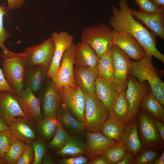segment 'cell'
<instances>
[{
  "instance_id": "ac0fdd59",
  "label": "cell",
  "mask_w": 164,
  "mask_h": 164,
  "mask_svg": "<svg viewBox=\"0 0 164 164\" xmlns=\"http://www.w3.org/2000/svg\"><path fill=\"white\" fill-rule=\"evenodd\" d=\"M95 88L97 97L107 108L109 115L112 114L113 105L118 94L113 83L98 77L95 81Z\"/></svg>"
},
{
  "instance_id": "ffe728a7",
  "label": "cell",
  "mask_w": 164,
  "mask_h": 164,
  "mask_svg": "<svg viewBox=\"0 0 164 164\" xmlns=\"http://www.w3.org/2000/svg\"><path fill=\"white\" fill-rule=\"evenodd\" d=\"M131 13L135 19L145 24L156 36L164 40V13L149 14L131 9Z\"/></svg>"
},
{
  "instance_id": "8d00e7d4",
  "label": "cell",
  "mask_w": 164,
  "mask_h": 164,
  "mask_svg": "<svg viewBox=\"0 0 164 164\" xmlns=\"http://www.w3.org/2000/svg\"><path fill=\"white\" fill-rule=\"evenodd\" d=\"M158 153L155 149H147L141 151L134 158L132 164H150L157 159Z\"/></svg>"
},
{
  "instance_id": "74e56055",
  "label": "cell",
  "mask_w": 164,
  "mask_h": 164,
  "mask_svg": "<svg viewBox=\"0 0 164 164\" xmlns=\"http://www.w3.org/2000/svg\"><path fill=\"white\" fill-rule=\"evenodd\" d=\"M17 140L10 129L2 132L0 134V155L4 157L11 145Z\"/></svg>"
},
{
  "instance_id": "f546056e",
  "label": "cell",
  "mask_w": 164,
  "mask_h": 164,
  "mask_svg": "<svg viewBox=\"0 0 164 164\" xmlns=\"http://www.w3.org/2000/svg\"><path fill=\"white\" fill-rule=\"evenodd\" d=\"M58 120L56 118H43L37 121V128L39 136L47 142L53 138L56 132Z\"/></svg>"
},
{
  "instance_id": "277c9868",
  "label": "cell",
  "mask_w": 164,
  "mask_h": 164,
  "mask_svg": "<svg viewBox=\"0 0 164 164\" xmlns=\"http://www.w3.org/2000/svg\"><path fill=\"white\" fill-rule=\"evenodd\" d=\"M85 94V129L90 132H100L102 125L109 115L108 110L95 94Z\"/></svg>"
},
{
  "instance_id": "f907efd6",
  "label": "cell",
  "mask_w": 164,
  "mask_h": 164,
  "mask_svg": "<svg viewBox=\"0 0 164 164\" xmlns=\"http://www.w3.org/2000/svg\"><path fill=\"white\" fill-rule=\"evenodd\" d=\"M152 164H164V151L158 159H157L152 163Z\"/></svg>"
},
{
  "instance_id": "8fae6325",
  "label": "cell",
  "mask_w": 164,
  "mask_h": 164,
  "mask_svg": "<svg viewBox=\"0 0 164 164\" xmlns=\"http://www.w3.org/2000/svg\"><path fill=\"white\" fill-rule=\"evenodd\" d=\"M76 45L73 43L64 52L62 56L59 68L51 79L59 88L68 86L73 88L77 86L73 76L74 58Z\"/></svg>"
},
{
  "instance_id": "cb8c5ba5",
  "label": "cell",
  "mask_w": 164,
  "mask_h": 164,
  "mask_svg": "<svg viewBox=\"0 0 164 164\" xmlns=\"http://www.w3.org/2000/svg\"><path fill=\"white\" fill-rule=\"evenodd\" d=\"M127 124L125 122L112 114L109 116L102 125L100 132L109 139L118 144L122 141Z\"/></svg>"
},
{
  "instance_id": "4dcf8cb0",
  "label": "cell",
  "mask_w": 164,
  "mask_h": 164,
  "mask_svg": "<svg viewBox=\"0 0 164 164\" xmlns=\"http://www.w3.org/2000/svg\"><path fill=\"white\" fill-rule=\"evenodd\" d=\"M128 151L121 141L108 147L101 155L106 159L109 164H118L123 159Z\"/></svg>"
},
{
  "instance_id": "f1b7e54d",
  "label": "cell",
  "mask_w": 164,
  "mask_h": 164,
  "mask_svg": "<svg viewBox=\"0 0 164 164\" xmlns=\"http://www.w3.org/2000/svg\"><path fill=\"white\" fill-rule=\"evenodd\" d=\"M9 9L8 7L4 4L0 5V47L2 50L0 57L3 59L12 57L17 54L8 49L4 44L12 36L11 33L8 32L3 26V17L4 16H8Z\"/></svg>"
},
{
  "instance_id": "f5cc1de1",
  "label": "cell",
  "mask_w": 164,
  "mask_h": 164,
  "mask_svg": "<svg viewBox=\"0 0 164 164\" xmlns=\"http://www.w3.org/2000/svg\"><path fill=\"white\" fill-rule=\"evenodd\" d=\"M1 132H2V131H0V134L1 133Z\"/></svg>"
},
{
  "instance_id": "60d3db41",
  "label": "cell",
  "mask_w": 164,
  "mask_h": 164,
  "mask_svg": "<svg viewBox=\"0 0 164 164\" xmlns=\"http://www.w3.org/2000/svg\"><path fill=\"white\" fill-rule=\"evenodd\" d=\"M58 162L61 164H88V159L83 155L72 156L59 159Z\"/></svg>"
},
{
  "instance_id": "7dc6e473",
  "label": "cell",
  "mask_w": 164,
  "mask_h": 164,
  "mask_svg": "<svg viewBox=\"0 0 164 164\" xmlns=\"http://www.w3.org/2000/svg\"><path fill=\"white\" fill-rule=\"evenodd\" d=\"M42 164H54L55 162L48 152H47L42 160Z\"/></svg>"
},
{
  "instance_id": "7c38bea8",
  "label": "cell",
  "mask_w": 164,
  "mask_h": 164,
  "mask_svg": "<svg viewBox=\"0 0 164 164\" xmlns=\"http://www.w3.org/2000/svg\"><path fill=\"white\" fill-rule=\"evenodd\" d=\"M113 42L129 58L139 61L146 55L144 49L138 40L125 31L112 30Z\"/></svg>"
},
{
  "instance_id": "d6a6232c",
  "label": "cell",
  "mask_w": 164,
  "mask_h": 164,
  "mask_svg": "<svg viewBox=\"0 0 164 164\" xmlns=\"http://www.w3.org/2000/svg\"><path fill=\"white\" fill-rule=\"evenodd\" d=\"M128 111L129 105L126 97V91H123L118 93L113 105L112 114L125 122Z\"/></svg>"
},
{
  "instance_id": "d4e9b609",
  "label": "cell",
  "mask_w": 164,
  "mask_h": 164,
  "mask_svg": "<svg viewBox=\"0 0 164 164\" xmlns=\"http://www.w3.org/2000/svg\"><path fill=\"white\" fill-rule=\"evenodd\" d=\"M138 124L133 120L128 123L124 131L122 141L128 151L136 156L142 151V145L138 137Z\"/></svg>"
},
{
  "instance_id": "2e32d148",
  "label": "cell",
  "mask_w": 164,
  "mask_h": 164,
  "mask_svg": "<svg viewBox=\"0 0 164 164\" xmlns=\"http://www.w3.org/2000/svg\"><path fill=\"white\" fill-rule=\"evenodd\" d=\"M14 95L22 111L28 118L36 121L43 119L39 98L29 88L24 87L20 95L15 94Z\"/></svg>"
},
{
  "instance_id": "b9f144b4",
  "label": "cell",
  "mask_w": 164,
  "mask_h": 164,
  "mask_svg": "<svg viewBox=\"0 0 164 164\" xmlns=\"http://www.w3.org/2000/svg\"><path fill=\"white\" fill-rule=\"evenodd\" d=\"M8 91L16 94L15 90L10 86L7 82L2 73V70L0 68V91Z\"/></svg>"
},
{
  "instance_id": "836d02e7",
  "label": "cell",
  "mask_w": 164,
  "mask_h": 164,
  "mask_svg": "<svg viewBox=\"0 0 164 164\" xmlns=\"http://www.w3.org/2000/svg\"><path fill=\"white\" fill-rule=\"evenodd\" d=\"M70 135L58 121L55 134L52 139L48 142V149L55 151L61 149L65 145Z\"/></svg>"
},
{
  "instance_id": "6da1fadb",
  "label": "cell",
  "mask_w": 164,
  "mask_h": 164,
  "mask_svg": "<svg viewBox=\"0 0 164 164\" xmlns=\"http://www.w3.org/2000/svg\"><path fill=\"white\" fill-rule=\"evenodd\" d=\"M119 5L120 9L115 6L112 7V13L108 22L113 29L128 32L138 40L146 55L154 56L164 63V55L156 47L155 35L133 17L127 0H120Z\"/></svg>"
},
{
  "instance_id": "d590c367",
  "label": "cell",
  "mask_w": 164,
  "mask_h": 164,
  "mask_svg": "<svg viewBox=\"0 0 164 164\" xmlns=\"http://www.w3.org/2000/svg\"><path fill=\"white\" fill-rule=\"evenodd\" d=\"M44 140L39 137L31 143L34 151V159L32 164H41L48 151V144Z\"/></svg>"
},
{
  "instance_id": "d6986e66",
  "label": "cell",
  "mask_w": 164,
  "mask_h": 164,
  "mask_svg": "<svg viewBox=\"0 0 164 164\" xmlns=\"http://www.w3.org/2000/svg\"><path fill=\"white\" fill-rule=\"evenodd\" d=\"M47 78V70L43 66L26 65L24 77V87L29 88L35 94L42 89Z\"/></svg>"
},
{
  "instance_id": "484cf974",
  "label": "cell",
  "mask_w": 164,
  "mask_h": 164,
  "mask_svg": "<svg viewBox=\"0 0 164 164\" xmlns=\"http://www.w3.org/2000/svg\"><path fill=\"white\" fill-rule=\"evenodd\" d=\"M56 118L70 135H75L85 129L84 124L76 119L62 103L58 110Z\"/></svg>"
},
{
  "instance_id": "8992f818",
  "label": "cell",
  "mask_w": 164,
  "mask_h": 164,
  "mask_svg": "<svg viewBox=\"0 0 164 164\" xmlns=\"http://www.w3.org/2000/svg\"><path fill=\"white\" fill-rule=\"evenodd\" d=\"M109 51L113 65V83L117 91H126L128 76L133 67V61L118 46L113 44Z\"/></svg>"
},
{
  "instance_id": "5b68a950",
  "label": "cell",
  "mask_w": 164,
  "mask_h": 164,
  "mask_svg": "<svg viewBox=\"0 0 164 164\" xmlns=\"http://www.w3.org/2000/svg\"><path fill=\"white\" fill-rule=\"evenodd\" d=\"M3 59L2 70L4 77L15 94L19 95L24 87V77L26 66L24 54L22 52Z\"/></svg>"
},
{
  "instance_id": "1f68e13d",
  "label": "cell",
  "mask_w": 164,
  "mask_h": 164,
  "mask_svg": "<svg viewBox=\"0 0 164 164\" xmlns=\"http://www.w3.org/2000/svg\"><path fill=\"white\" fill-rule=\"evenodd\" d=\"M97 69L98 77L113 82V65L110 51L100 59Z\"/></svg>"
},
{
  "instance_id": "44dd1931",
  "label": "cell",
  "mask_w": 164,
  "mask_h": 164,
  "mask_svg": "<svg viewBox=\"0 0 164 164\" xmlns=\"http://www.w3.org/2000/svg\"><path fill=\"white\" fill-rule=\"evenodd\" d=\"M74 82L84 93L95 94V83L98 77L96 68H85L75 66L73 68Z\"/></svg>"
},
{
  "instance_id": "ba28073f",
  "label": "cell",
  "mask_w": 164,
  "mask_h": 164,
  "mask_svg": "<svg viewBox=\"0 0 164 164\" xmlns=\"http://www.w3.org/2000/svg\"><path fill=\"white\" fill-rule=\"evenodd\" d=\"M138 123L142 146L147 149H157L162 141L156 129L153 117L142 108H139Z\"/></svg>"
},
{
  "instance_id": "5bb4252c",
  "label": "cell",
  "mask_w": 164,
  "mask_h": 164,
  "mask_svg": "<svg viewBox=\"0 0 164 164\" xmlns=\"http://www.w3.org/2000/svg\"><path fill=\"white\" fill-rule=\"evenodd\" d=\"M10 130L16 138L25 144H31L39 137L37 121L28 117H16L9 125Z\"/></svg>"
},
{
  "instance_id": "ee69618b",
  "label": "cell",
  "mask_w": 164,
  "mask_h": 164,
  "mask_svg": "<svg viewBox=\"0 0 164 164\" xmlns=\"http://www.w3.org/2000/svg\"><path fill=\"white\" fill-rule=\"evenodd\" d=\"M154 122L160 137L163 141L164 140V125L160 120L154 119Z\"/></svg>"
},
{
  "instance_id": "c3c4849f",
  "label": "cell",
  "mask_w": 164,
  "mask_h": 164,
  "mask_svg": "<svg viewBox=\"0 0 164 164\" xmlns=\"http://www.w3.org/2000/svg\"><path fill=\"white\" fill-rule=\"evenodd\" d=\"M9 129H10L9 126L0 116V131L2 132Z\"/></svg>"
},
{
  "instance_id": "f6af8a7d",
  "label": "cell",
  "mask_w": 164,
  "mask_h": 164,
  "mask_svg": "<svg viewBox=\"0 0 164 164\" xmlns=\"http://www.w3.org/2000/svg\"><path fill=\"white\" fill-rule=\"evenodd\" d=\"M90 164H109L106 159L102 155L97 156L89 162Z\"/></svg>"
},
{
  "instance_id": "603a6c76",
  "label": "cell",
  "mask_w": 164,
  "mask_h": 164,
  "mask_svg": "<svg viewBox=\"0 0 164 164\" xmlns=\"http://www.w3.org/2000/svg\"><path fill=\"white\" fill-rule=\"evenodd\" d=\"M87 131L86 135L87 146L86 154L90 159L101 155L108 147L117 144L100 132Z\"/></svg>"
},
{
  "instance_id": "7bdbcfd3",
  "label": "cell",
  "mask_w": 164,
  "mask_h": 164,
  "mask_svg": "<svg viewBox=\"0 0 164 164\" xmlns=\"http://www.w3.org/2000/svg\"><path fill=\"white\" fill-rule=\"evenodd\" d=\"M8 7L10 10L17 9L24 5V0H7Z\"/></svg>"
},
{
  "instance_id": "e0dca14e",
  "label": "cell",
  "mask_w": 164,
  "mask_h": 164,
  "mask_svg": "<svg viewBox=\"0 0 164 164\" xmlns=\"http://www.w3.org/2000/svg\"><path fill=\"white\" fill-rule=\"evenodd\" d=\"M15 94L8 91H0V116L9 126L16 117H28L20 108Z\"/></svg>"
},
{
  "instance_id": "f35d334b",
  "label": "cell",
  "mask_w": 164,
  "mask_h": 164,
  "mask_svg": "<svg viewBox=\"0 0 164 164\" xmlns=\"http://www.w3.org/2000/svg\"><path fill=\"white\" fill-rule=\"evenodd\" d=\"M140 11L153 14L164 13V8L159 7L154 5L150 0H134Z\"/></svg>"
},
{
  "instance_id": "bcb514c9",
  "label": "cell",
  "mask_w": 164,
  "mask_h": 164,
  "mask_svg": "<svg viewBox=\"0 0 164 164\" xmlns=\"http://www.w3.org/2000/svg\"><path fill=\"white\" fill-rule=\"evenodd\" d=\"M134 159L133 155L128 151L123 159L118 164H132Z\"/></svg>"
},
{
  "instance_id": "9c48e42d",
  "label": "cell",
  "mask_w": 164,
  "mask_h": 164,
  "mask_svg": "<svg viewBox=\"0 0 164 164\" xmlns=\"http://www.w3.org/2000/svg\"><path fill=\"white\" fill-rule=\"evenodd\" d=\"M126 90V97L129 105L128 114L125 120L127 124L134 120L137 114L140 102L143 97L151 91L147 82H140L132 75L128 76Z\"/></svg>"
},
{
  "instance_id": "7402d4cb",
  "label": "cell",
  "mask_w": 164,
  "mask_h": 164,
  "mask_svg": "<svg viewBox=\"0 0 164 164\" xmlns=\"http://www.w3.org/2000/svg\"><path fill=\"white\" fill-rule=\"evenodd\" d=\"M74 64L85 68H96L100 60L93 49L88 44L83 42L76 45Z\"/></svg>"
},
{
  "instance_id": "ab89813d",
  "label": "cell",
  "mask_w": 164,
  "mask_h": 164,
  "mask_svg": "<svg viewBox=\"0 0 164 164\" xmlns=\"http://www.w3.org/2000/svg\"><path fill=\"white\" fill-rule=\"evenodd\" d=\"M34 159V152L31 144H26L23 153L16 164H32Z\"/></svg>"
},
{
  "instance_id": "4fadbf2b",
  "label": "cell",
  "mask_w": 164,
  "mask_h": 164,
  "mask_svg": "<svg viewBox=\"0 0 164 164\" xmlns=\"http://www.w3.org/2000/svg\"><path fill=\"white\" fill-rule=\"evenodd\" d=\"M39 98L43 118H56L61 104L60 89L51 79Z\"/></svg>"
},
{
  "instance_id": "83f0119b",
  "label": "cell",
  "mask_w": 164,
  "mask_h": 164,
  "mask_svg": "<svg viewBox=\"0 0 164 164\" xmlns=\"http://www.w3.org/2000/svg\"><path fill=\"white\" fill-rule=\"evenodd\" d=\"M139 107L151 115L154 119L163 121V107L151 91L143 97Z\"/></svg>"
},
{
  "instance_id": "4316f807",
  "label": "cell",
  "mask_w": 164,
  "mask_h": 164,
  "mask_svg": "<svg viewBox=\"0 0 164 164\" xmlns=\"http://www.w3.org/2000/svg\"><path fill=\"white\" fill-rule=\"evenodd\" d=\"M87 151V144L72 135H70L64 146L55 151V153L62 157H72L86 154Z\"/></svg>"
},
{
  "instance_id": "816d5d0a",
  "label": "cell",
  "mask_w": 164,
  "mask_h": 164,
  "mask_svg": "<svg viewBox=\"0 0 164 164\" xmlns=\"http://www.w3.org/2000/svg\"><path fill=\"white\" fill-rule=\"evenodd\" d=\"M0 164H6L4 157L0 155Z\"/></svg>"
},
{
  "instance_id": "7a4b0ae2",
  "label": "cell",
  "mask_w": 164,
  "mask_h": 164,
  "mask_svg": "<svg viewBox=\"0 0 164 164\" xmlns=\"http://www.w3.org/2000/svg\"><path fill=\"white\" fill-rule=\"evenodd\" d=\"M129 74L140 82H147L152 93L164 106V83L161 79L163 72L154 66L152 56L146 55L139 61H133V67Z\"/></svg>"
},
{
  "instance_id": "3957f363",
  "label": "cell",
  "mask_w": 164,
  "mask_h": 164,
  "mask_svg": "<svg viewBox=\"0 0 164 164\" xmlns=\"http://www.w3.org/2000/svg\"><path fill=\"white\" fill-rule=\"evenodd\" d=\"M112 30L102 22L85 28L81 33V42L89 45L100 59L113 44Z\"/></svg>"
},
{
  "instance_id": "e575fe53",
  "label": "cell",
  "mask_w": 164,
  "mask_h": 164,
  "mask_svg": "<svg viewBox=\"0 0 164 164\" xmlns=\"http://www.w3.org/2000/svg\"><path fill=\"white\" fill-rule=\"evenodd\" d=\"M26 144L17 140L10 146L4 155L6 164H16L22 155Z\"/></svg>"
},
{
  "instance_id": "681fc988",
  "label": "cell",
  "mask_w": 164,
  "mask_h": 164,
  "mask_svg": "<svg viewBox=\"0 0 164 164\" xmlns=\"http://www.w3.org/2000/svg\"><path fill=\"white\" fill-rule=\"evenodd\" d=\"M155 6L161 8H164V0H150Z\"/></svg>"
},
{
  "instance_id": "30bf717a",
  "label": "cell",
  "mask_w": 164,
  "mask_h": 164,
  "mask_svg": "<svg viewBox=\"0 0 164 164\" xmlns=\"http://www.w3.org/2000/svg\"><path fill=\"white\" fill-rule=\"evenodd\" d=\"M54 50L55 45L50 37L40 44L26 48L23 53L26 65H40L48 71L52 61Z\"/></svg>"
},
{
  "instance_id": "9a60e30c",
  "label": "cell",
  "mask_w": 164,
  "mask_h": 164,
  "mask_svg": "<svg viewBox=\"0 0 164 164\" xmlns=\"http://www.w3.org/2000/svg\"><path fill=\"white\" fill-rule=\"evenodd\" d=\"M55 45L52 61L47 71L48 78H51L58 70L63 53L73 43V36L66 31L52 33L51 37Z\"/></svg>"
},
{
  "instance_id": "52a82bcc",
  "label": "cell",
  "mask_w": 164,
  "mask_h": 164,
  "mask_svg": "<svg viewBox=\"0 0 164 164\" xmlns=\"http://www.w3.org/2000/svg\"><path fill=\"white\" fill-rule=\"evenodd\" d=\"M59 89L61 103L66 106L76 119L84 124L86 103L85 93L78 87L74 88L64 86Z\"/></svg>"
}]
</instances>
